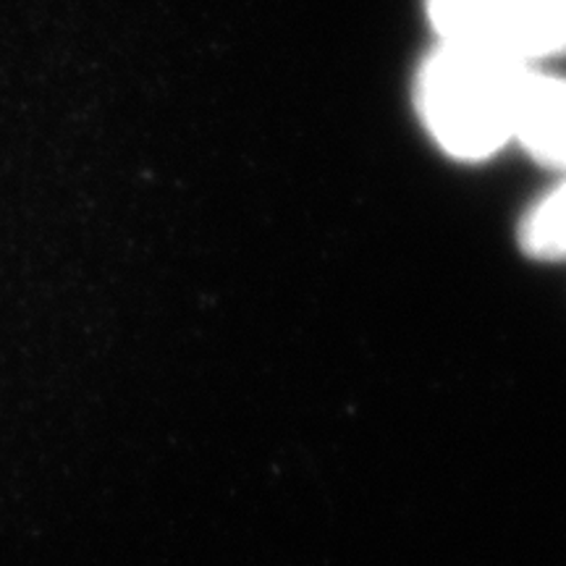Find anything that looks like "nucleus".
I'll list each match as a JSON object with an SVG mask.
<instances>
[{
  "label": "nucleus",
  "instance_id": "obj_1",
  "mask_svg": "<svg viewBox=\"0 0 566 566\" xmlns=\"http://www.w3.org/2000/svg\"><path fill=\"white\" fill-rule=\"evenodd\" d=\"M530 71L491 45L443 42L417 80V111L451 158L478 163L514 139L516 111Z\"/></svg>",
  "mask_w": 566,
  "mask_h": 566
},
{
  "label": "nucleus",
  "instance_id": "obj_2",
  "mask_svg": "<svg viewBox=\"0 0 566 566\" xmlns=\"http://www.w3.org/2000/svg\"><path fill=\"white\" fill-rule=\"evenodd\" d=\"M514 139L546 168L566 171V80L530 74L516 111Z\"/></svg>",
  "mask_w": 566,
  "mask_h": 566
},
{
  "label": "nucleus",
  "instance_id": "obj_3",
  "mask_svg": "<svg viewBox=\"0 0 566 566\" xmlns=\"http://www.w3.org/2000/svg\"><path fill=\"white\" fill-rule=\"evenodd\" d=\"M512 6L514 0H428V17L443 42L491 45L506 51Z\"/></svg>",
  "mask_w": 566,
  "mask_h": 566
},
{
  "label": "nucleus",
  "instance_id": "obj_4",
  "mask_svg": "<svg viewBox=\"0 0 566 566\" xmlns=\"http://www.w3.org/2000/svg\"><path fill=\"white\" fill-rule=\"evenodd\" d=\"M506 51L520 61L566 53V0H514Z\"/></svg>",
  "mask_w": 566,
  "mask_h": 566
},
{
  "label": "nucleus",
  "instance_id": "obj_5",
  "mask_svg": "<svg viewBox=\"0 0 566 566\" xmlns=\"http://www.w3.org/2000/svg\"><path fill=\"white\" fill-rule=\"evenodd\" d=\"M520 244L535 260H566V179L543 195L522 218Z\"/></svg>",
  "mask_w": 566,
  "mask_h": 566
}]
</instances>
